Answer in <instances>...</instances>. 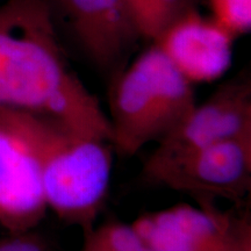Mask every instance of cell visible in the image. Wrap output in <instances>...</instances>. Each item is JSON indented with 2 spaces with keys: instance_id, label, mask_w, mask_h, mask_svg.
<instances>
[{
  "instance_id": "10",
  "label": "cell",
  "mask_w": 251,
  "mask_h": 251,
  "mask_svg": "<svg viewBox=\"0 0 251 251\" xmlns=\"http://www.w3.org/2000/svg\"><path fill=\"white\" fill-rule=\"evenodd\" d=\"M84 234L79 251H152L131 225L107 222Z\"/></svg>"
},
{
  "instance_id": "5",
  "label": "cell",
  "mask_w": 251,
  "mask_h": 251,
  "mask_svg": "<svg viewBox=\"0 0 251 251\" xmlns=\"http://www.w3.org/2000/svg\"><path fill=\"white\" fill-rule=\"evenodd\" d=\"M243 136H251V84L247 76L226 81L205 101L197 103L157 143L147 161H164Z\"/></svg>"
},
{
  "instance_id": "13",
  "label": "cell",
  "mask_w": 251,
  "mask_h": 251,
  "mask_svg": "<svg viewBox=\"0 0 251 251\" xmlns=\"http://www.w3.org/2000/svg\"><path fill=\"white\" fill-rule=\"evenodd\" d=\"M0 251H51L43 236L34 230L9 234L0 238Z\"/></svg>"
},
{
  "instance_id": "4",
  "label": "cell",
  "mask_w": 251,
  "mask_h": 251,
  "mask_svg": "<svg viewBox=\"0 0 251 251\" xmlns=\"http://www.w3.org/2000/svg\"><path fill=\"white\" fill-rule=\"evenodd\" d=\"M144 178L199 200L240 202L251 187V136L224 141L164 161H146Z\"/></svg>"
},
{
  "instance_id": "14",
  "label": "cell",
  "mask_w": 251,
  "mask_h": 251,
  "mask_svg": "<svg viewBox=\"0 0 251 251\" xmlns=\"http://www.w3.org/2000/svg\"><path fill=\"white\" fill-rule=\"evenodd\" d=\"M124 2L139 36L151 41V15L149 0H124Z\"/></svg>"
},
{
  "instance_id": "8",
  "label": "cell",
  "mask_w": 251,
  "mask_h": 251,
  "mask_svg": "<svg viewBox=\"0 0 251 251\" xmlns=\"http://www.w3.org/2000/svg\"><path fill=\"white\" fill-rule=\"evenodd\" d=\"M234 37L192 6L166 27L155 45L191 83L222 77L233 61Z\"/></svg>"
},
{
  "instance_id": "6",
  "label": "cell",
  "mask_w": 251,
  "mask_h": 251,
  "mask_svg": "<svg viewBox=\"0 0 251 251\" xmlns=\"http://www.w3.org/2000/svg\"><path fill=\"white\" fill-rule=\"evenodd\" d=\"M47 212L35 156L0 107V226L9 234L26 233Z\"/></svg>"
},
{
  "instance_id": "9",
  "label": "cell",
  "mask_w": 251,
  "mask_h": 251,
  "mask_svg": "<svg viewBox=\"0 0 251 251\" xmlns=\"http://www.w3.org/2000/svg\"><path fill=\"white\" fill-rule=\"evenodd\" d=\"M90 61L117 71L139 34L124 0H52Z\"/></svg>"
},
{
  "instance_id": "2",
  "label": "cell",
  "mask_w": 251,
  "mask_h": 251,
  "mask_svg": "<svg viewBox=\"0 0 251 251\" xmlns=\"http://www.w3.org/2000/svg\"><path fill=\"white\" fill-rule=\"evenodd\" d=\"M2 108L35 156L48 211L84 233L93 228L109 190L112 144L43 115Z\"/></svg>"
},
{
  "instance_id": "12",
  "label": "cell",
  "mask_w": 251,
  "mask_h": 251,
  "mask_svg": "<svg viewBox=\"0 0 251 251\" xmlns=\"http://www.w3.org/2000/svg\"><path fill=\"white\" fill-rule=\"evenodd\" d=\"M191 6L190 0H149L152 42L158 39L172 21Z\"/></svg>"
},
{
  "instance_id": "15",
  "label": "cell",
  "mask_w": 251,
  "mask_h": 251,
  "mask_svg": "<svg viewBox=\"0 0 251 251\" xmlns=\"http://www.w3.org/2000/svg\"><path fill=\"white\" fill-rule=\"evenodd\" d=\"M228 251H251V224L250 215L235 218L233 240Z\"/></svg>"
},
{
  "instance_id": "3",
  "label": "cell",
  "mask_w": 251,
  "mask_h": 251,
  "mask_svg": "<svg viewBox=\"0 0 251 251\" xmlns=\"http://www.w3.org/2000/svg\"><path fill=\"white\" fill-rule=\"evenodd\" d=\"M196 105L193 84L152 43L113 81L107 114L113 150L131 157L158 143Z\"/></svg>"
},
{
  "instance_id": "16",
  "label": "cell",
  "mask_w": 251,
  "mask_h": 251,
  "mask_svg": "<svg viewBox=\"0 0 251 251\" xmlns=\"http://www.w3.org/2000/svg\"><path fill=\"white\" fill-rule=\"evenodd\" d=\"M193 1H194V0H190V2H191V4H193Z\"/></svg>"
},
{
  "instance_id": "11",
  "label": "cell",
  "mask_w": 251,
  "mask_h": 251,
  "mask_svg": "<svg viewBox=\"0 0 251 251\" xmlns=\"http://www.w3.org/2000/svg\"><path fill=\"white\" fill-rule=\"evenodd\" d=\"M212 19L231 36L246 34L251 27V0H208Z\"/></svg>"
},
{
  "instance_id": "1",
  "label": "cell",
  "mask_w": 251,
  "mask_h": 251,
  "mask_svg": "<svg viewBox=\"0 0 251 251\" xmlns=\"http://www.w3.org/2000/svg\"><path fill=\"white\" fill-rule=\"evenodd\" d=\"M0 107L111 143L107 114L69 65L48 0H0Z\"/></svg>"
},
{
  "instance_id": "7",
  "label": "cell",
  "mask_w": 251,
  "mask_h": 251,
  "mask_svg": "<svg viewBox=\"0 0 251 251\" xmlns=\"http://www.w3.org/2000/svg\"><path fill=\"white\" fill-rule=\"evenodd\" d=\"M199 203L141 215L131 227L152 251H228L235 218L219 211L212 200Z\"/></svg>"
}]
</instances>
